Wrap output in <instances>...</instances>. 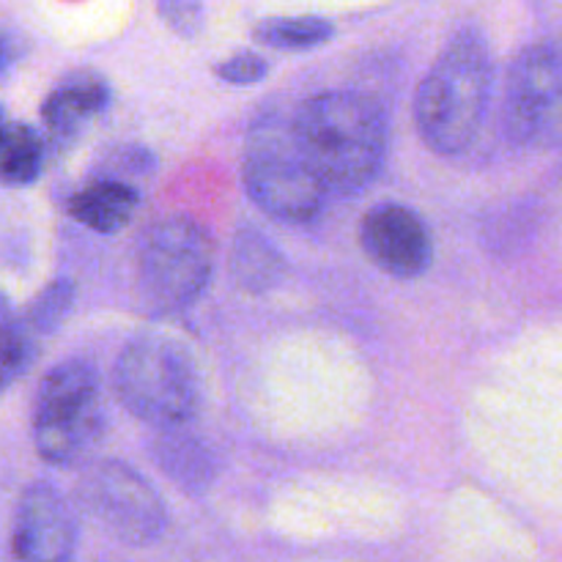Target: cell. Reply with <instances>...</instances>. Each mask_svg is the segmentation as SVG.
<instances>
[{
	"instance_id": "cell-1",
	"label": "cell",
	"mask_w": 562,
	"mask_h": 562,
	"mask_svg": "<svg viewBox=\"0 0 562 562\" xmlns=\"http://www.w3.org/2000/svg\"><path fill=\"white\" fill-rule=\"evenodd\" d=\"M294 135L333 195H357L379 176L387 154V121L373 99L357 91H327L294 115Z\"/></svg>"
},
{
	"instance_id": "cell-2",
	"label": "cell",
	"mask_w": 562,
	"mask_h": 562,
	"mask_svg": "<svg viewBox=\"0 0 562 562\" xmlns=\"http://www.w3.org/2000/svg\"><path fill=\"white\" fill-rule=\"evenodd\" d=\"M492 93V53L483 33L459 31L439 53L415 97V124L434 154L456 157L481 130Z\"/></svg>"
},
{
	"instance_id": "cell-3",
	"label": "cell",
	"mask_w": 562,
	"mask_h": 562,
	"mask_svg": "<svg viewBox=\"0 0 562 562\" xmlns=\"http://www.w3.org/2000/svg\"><path fill=\"white\" fill-rule=\"evenodd\" d=\"M241 181L261 212L291 225L311 223L329 195L296 140L294 119L280 113L261 115L247 132Z\"/></svg>"
},
{
	"instance_id": "cell-4",
	"label": "cell",
	"mask_w": 562,
	"mask_h": 562,
	"mask_svg": "<svg viewBox=\"0 0 562 562\" xmlns=\"http://www.w3.org/2000/svg\"><path fill=\"white\" fill-rule=\"evenodd\" d=\"M113 384L124 409L157 431L190 426L201 409L195 362L165 335L132 340L115 362Z\"/></svg>"
},
{
	"instance_id": "cell-5",
	"label": "cell",
	"mask_w": 562,
	"mask_h": 562,
	"mask_svg": "<svg viewBox=\"0 0 562 562\" xmlns=\"http://www.w3.org/2000/svg\"><path fill=\"white\" fill-rule=\"evenodd\" d=\"M104 437L102 387L93 366L66 360L42 379L33 406V445L53 467L91 459Z\"/></svg>"
},
{
	"instance_id": "cell-6",
	"label": "cell",
	"mask_w": 562,
	"mask_h": 562,
	"mask_svg": "<svg viewBox=\"0 0 562 562\" xmlns=\"http://www.w3.org/2000/svg\"><path fill=\"white\" fill-rule=\"evenodd\" d=\"M214 245L201 223L165 217L137 247V291L154 313H179L201 300L212 280Z\"/></svg>"
},
{
	"instance_id": "cell-7",
	"label": "cell",
	"mask_w": 562,
	"mask_h": 562,
	"mask_svg": "<svg viewBox=\"0 0 562 562\" xmlns=\"http://www.w3.org/2000/svg\"><path fill=\"white\" fill-rule=\"evenodd\" d=\"M505 132L536 151L562 148V55L552 47H527L516 55L505 80Z\"/></svg>"
},
{
	"instance_id": "cell-8",
	"label": "cell",
	"mask_w": 562,
	"mask_h": 562,
	"mask_svg": "<svg viewBox=\"0 0 562 562\" xmlns=\"http://www.w3.org/2000/svg\"><path fill=\"white\" fill-rule=\"evenodd\" d=\"M82 503L102 530L130 547H148L168 525L162 499L140 472L121 461H102L93 467L82 486Z\"/></svg>"
},
{
	"instance_id": "cell-9",
	"label": "cell",
	"mask_w": 562,
	"mask_h": 562,
	"mask_svg": "<svg viewBox=\"0 0 562 562\" xmlns=\"http://www.w3.org/2000/svg\"><path fill=\"white\" fill-rule=\"evenodd\" d=\"M360 241L366 256L393 278H420L434 261V241L420 214L401 203H379L362 217Z\"/></svg>"
},
{
	"instance_id": "cell-10",
	"label": "cell",
	"mask_w": 562,
	"mask_h": 562,
	"mask_svg": "<svg viewBox=\"0 0 562 562\" xmlns=\"http://www.w3.org/2000/svg\"><path fill=\"white\" fill-rule=\"evenodd\" d=\"M77 547V521L58 488L33 483L25 488L14 521V558L25 562L71 560Z\"/></svg>"
},
{
	"instance_id": "cell-11",
	"label": "cell",
	"mask_w": 562,
	"mask_h": 562,
	"mask_svg": "<svg viewBox=\"0 0 562 562\" xmlns=\"http://www.w3.org/2000/svg\"><path fill=\"white\" fill-rule=\"evenodd\" d=\"M110 102L108 80L93 71L66 77L42 104V121L55 143H71Z\"/></svg>"
},
{
	"instance_id": "cell-12",
	"label": "cell",
	"mask_w": 562,
	"mask_h": 562,
	"mask_svg": "<svg viewBox=\"0 0 562 562\" xmlns=\"http://www.w3.org/2000/svg\"><path fill=\"white\" fill-rule=\"evenodd\" d=\"M137 187L124 179L102 176L69 198V214L97 234H119L137 212Z\"/></svg>"
},
{
	"instance_id": "cell-13",
	"label": "cell",
	"mask_w": 562,
	"mask_h": 562,
	"mask_svg": "<svg viewBox=\"0 0 562 562\" xmlns=\"http://www.w3.org/2000/svg\"><path fill=\"white\" fill-rule=\"evenodd\" d=\"M283 272V256H280L278 247L267 236H261L252 228L236 234L234 252H231V274H234V280L241 289L250 291V294H261V291L278 285Z\"/></svg>"
},
{
	"instance_id": "cell-14",
	"label": "cell",
	"mask_w": 562,
	"mask_h": 562,
	"mask_svg": "<svg viewBox=\"0 0 562 562\" xmlns=\"http://www.w3.org/2000/svg\"><path fill=\"white\" fill-rule=\"evenodd\" d=\"M44 143L33 126L9 121L0 137V184L25 187L42 176Z\"/></svg>"
},
{
	"instance_id": "cell-15",
	"label": "cell",
	"mask_w": 562,
	"mask_h": 562,
	"mask_svg": "<svg viewBox=\"0 0 562 562\" xmlns=\"http://www.w3.org/2000/svg\"><path fill=\"white\" fill-rule=\"evenodd\" d=\"M157 461L168 477H176L184 488H201L212 481V456L198 439L184 437L181 428H168L157 442Z\"/></svg>"
},
{
	"instance_id": "cell-16",
	"label": "cell",
	"mask_w": 562,
	"mask_h": 562,
	"mask_svg": "<svg viewBox=\"0 0 562 562\" xmlns=\"http://www.w3.org/2000/svg\"><path fill=\"white\" fill-rule=\"evenodd\" d=\"M333 33V22L322 20V16H272V20L258 22L252 36L263 47L300 53V49H313L318 44H327Z\"/></svg>"
},
{
	"instance_id": "cell-17",
	"label": "cell",
	"mask_w": 562,
	"mask_h": 562,
	"mask_svg": "<svg viewBox=\"0 0 562 562\" xmlns=\"http://www.w3.org/2000/svg\"><path fill=\"white\" fill-rule=\"evenodd\" d=\"M71 305H75V285L69 280H58L36 296V302L27 311V324L36 333H53L69 316Z\"/></svg>"
},
{
	"instance_id": "cell-18",
	"label": "cell",
	"mask_w": 562,
	"mask_h": 562,
	"mask_svg": "<svg viewBox=\"0 0 562 562\" xmlns=\"http://www.w3.org/2000/svg\"><path fill=\"white\" fill-rule=\"evenodd\" d=\"M31 360L33 344L25 329L16 327V324H3L0 327V393L25 373Z\"/></svg>"
},
{
	"instance_id": "cell-19",
	"label": "cell",
	"mask_w": 562,
	"mask_h": 562,
	"mask_svg": "<svg viewBox=\"0 0 562 562\" xmlns=\"http://www.w3.org/2000/svg\"><path fill=\"white\" fill-rule=\"evenodd\" d=\"M157 11L165 25L184 38L198 36L203 31V20H206L203 0H159Z\"/></svg>"
},
{
	"instance_id": "cell-20",
	"label": "cell",
	"mask_w": 562,
	"mask_h": 562,
	"mask_svg": "<svg viewBox=\"0 0 562 562\" xmlns=\"http://www.w3.org/2000/svg\"><path fill=\"white\" fill-rule=\"evenodd\" d=\"M214 71L225 82H231V86H252V82H258L267 75L269 64L258 53H236L228 60H223Z\"/></svg>"
},
{
	"instance_id": "cell-21",
	"label": "cell",
	"mask_w": 562,
	"mask_h": 562,
	"mask_svg": "<svg viewBox=\"0 0 562 562\" xmlns=\"http://www.w3.org/2000/svg\"><path fill=\"white\" fill-rule=\"evenodd\" d=\"M5 126H9V119H5V113H3V108H0V137H3V132H5Z\"/></svg>"
},
{
	"instance_id": "cell-22",
	"label": "cell",
	"mask_w": 562,
	"mask_h": 562,
	"mask_svg": "<svg viewBox=\"0 0 562 562\" xmlns=\"http://www.w3.org/2000/svg\"><path fill=\"white\" fill-rule=\"evenodd\" d=\"M5 66V47H3V38H0V69Z\"/></svg>"
}]
</instances>
